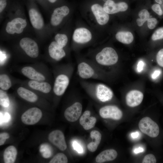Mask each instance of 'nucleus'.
I'll use <instances>...</instances> for the list:
<instances>
[{"mask_svg": "<svg viewBox=\"0 0 163 163\" xmlns=\"http://www.w3.org/2000/svg\"><path fill=\"white\" fill-rule=\"evenodd\" d=\"M11 81L8 76L6 74L1 75L0 76V87L2 90L8 89L11 86Z\"/></svg>", "mask_w": 163, "mask_h": 163, "instance_id": "28", "label": "nucleus"}, {"mask_svg": "<svg viewBox=\"0 0 163 163\" xmlns=\"http://www.w3.org/2000/svg\"><path fill=\"white\" fill-rule=\"evenodd\" d=\"M21 48L29 56L32 58L37 57L39 54V48L37 43L29 37L22 38L20 41Z\"/></svg>", "mask_w": 163, "mask_h": 163, "instance_id": "7", "label": "nucleus"}, {"mask_svg": "<svg viewBox=\"0 0 163 163\" xmlns=\"http://www.w3.org/2000/svg\"><path fill=\"white\" fill-rule=\"evenodd\" d=\"M28 85L31 88L45 93H49L51 89L50 84L46 82H39V81L30 80Z\"/></svg>", "mask_w": 163, "mask_h": 163, "instance_id": "23", "label": "nucleus"}, {"mask_svg": "<svg viewBox=\"0 0 163 163\" xmlns=\"http://www.w3.org/2000/svg\"><path fill=\"white\" fill-rule=\"evenodd\" d=\"M10 117L9 114L6 113L4 115H3L0 112V123L3 122H7L9 121L10 119Z\"/></svg>", "mask_w": 163, "mask_h": 163, "instance_id": "40", "label": "nucleus"}, {"mask_svg": "<svg viewBox=\"0 0 163 163\" xmlns=\"http://www.w3.org/2000/svg\"><path fill=\"white\" fill-rule=\"evenodd\" d=\"M144 65V63L143 61L140 60L139 62L137 68V71L138 72H140L142 71Z\"/></svg>", "mask_w": 163, "mask_h": 163, "instance_id": "41", "label": "nucleus"}, {"mask_svg": "<svg viewBox=\"0 0 163 163\" xmlns=\"http://www.w3.org/2000/svg\"><path fill=\"white\" fill-rule=\"evenodd\" d=\"M118 59V54L115 50L112 47H107L96 55L94 61L93 62L102 69L103 67L116 65Z\"/></svg>", "mask_w": 163, "mask_h": 163, "instance_id": "3", "label": "nucleus"}, {"mask_svg": "<svg viewBox=\"0 0 163 163\" xmlns=\"http://www.w3.org/2000/svg\"><path fill=\"white\" fill-rule=\"evenodd\" d=\"M69 12V8L66 5L56 8L51 15L50 21L51 24L55 26L59 25Z\"/></svg>", "mask_w": 163, "mask_h": 163, "instance_id": "16", "label": "nucleus"}, {"mask_svg": "<svg viewBox=\"0 0 163 163\" xmlns=\"http://www.w3.org/2000/svg\"><path fill=\"white\" fill-rule=\"evenodd\" d=\"M73 40L75 43L85 44L89 42L91 39L92 35L90 31L86 28H80L74 31Z\"/></svg>", "mask_w": 163, "mask_h": 163, "instance_id": "13", "label": "nucleus"}, {"mask_svg": "<svg viewBox=\"0 0 163 163\" xmlns=\"http://www.w3.org/2000/svg\"><path fill=\"white\" fill-rule=\"evenodd\" d=\"M116 39L124 44H129L133 41L134 37L132 33L129 31H121L118 32L115 36Z\"/></svg>", "mask_w": 163, "mask_h": 163, "instance_id": "26", "label": "nucleus"}, {"mask_svg": "<svg viewBox=\"0 0 163 163\" xmlns=\"http://www.w3.org/2000/svg\"><path fill=\"white\" fill-rule=\"evenodd\" d=\"M9 137L8 134L6 133H3L0 134V145H3L6 139Z\"/></svg>", "mask_w": 163, "mask_h": 163, "instance_id": "38", "label": "nucleus"}, {"mask_svg": "<svg viewBox=\"0 0 163 163\" xmlns=\"http://www.w3.org/2000/svg\"><path fill=\"white\" fill-rule=\"evenodd\" d=\"M90 134V137L93 140L88 144L87 148L90 151L93 152L97 150L100 143L101 135L98 131L96 130L91 131Z\"/></svg>", "mask_w": 163, "mask_h": 163, "instance_id": "22", "label": "nucleus"}, {"mask_svg": "<svg viewBox=\"0 0 163 163\" xmlns=\"http://www.w3.org/2000/svg\"><path fill=\"white\" fill-rule=\"evenodd\" d=\"M163 39V27L157 29L152 34V39L153 40H156Z\"/></svg>", "mask_w": 163, "mask_h": 163, "instance_id": "33", "label": "nucleus"}, {"mask_svg": "<svg viewBox=\"0 0 163 163\" xmlns=\"http://www.w3.org/2000/svg\"><path fill=\"white\" fill-rule=\"evenodd\" d=\"M42 115L41 111L35 107L30 108L22 115L21 119L22 122L27 125H32L37 123L41 118Z\"/></svg>", "mask_w": 163, "mask_h": 163, "instance_id": "6", "label": "nucleus"}, {"mask_svg": "<svg viewBox=\"0 0 163 163\" xmlns=\"http://www.w3.org/2000/svg\"><path fill=\"white\" fill-rule=\"evenodd\" d=\"M91 9L99 24L104 25L108 22L109 15L104 11L102 6L98 4H95L92 5Z\"/></svg>", "mask_w": 163, "mask_h": 163, "instance_id": "15", "label": "nucleus"}, {"mask_svg": "<svg viewBox=\"0 0 163 163\" xmlns=\"http://www.w3.org/2000/svg\"><path fill=\"white\" fill-rule=\"evenodd\" d=\"M17 93L21 98L29 102H34L37 100L38 97L35 93L23 87L19 88Z\"/></svg>", "mask_w": 163, "mask_h": 163, "instance_id": "25", "label": "nucleus"}, {"mask_svg": "<svg viewBox=\"0 0 163 163\" xmlns=\"http://www.w3.org/2000/svg\"><path fill=\"white\" fill-rule=\"evenodd\" d=\"M100 116L104 118H110L118 120L123 116L122 111L117 106L108 105L103 106L99 110Z\"/></svg>", "mask_w": 163, "mask_h": 163, "instance_id": "8", "label": "nucleus"}, {"mask_svg": "<svg viewBox=\"0 0 163 163\" xmlns=\"http://www.w3.org/2000/svg\"><path fill=\"white\" fill-rule=\"evenodd\" d=\"M104 1H105V2L107 1L108 0H103Z\"/></svg>", "mask_w": 163, "mask_h": 163, "instance_id": "48", "label": "nucleus"}, {"mask_svg": "<svg viewBox=\"0 0 163 163\" xmlns=\"http://www.w3.org/2000/svg\"><path fill=\"white\" fill-rule=\"evenodd\" d=\"M82 109V105L80 102H74L65 110L64 115L69 121L74 122L77 121L81 115Z\"/></svg>", "mask_w": 163, "mask_h": 163, "instance_id": "10", "label": "nucleus"}, {"mask_svg": "<svg viewBox=\"0 0 163 163\" xmlns=\"http://www.w3.org/2000/svg\"><path fill=\"white\" fill-rule=\"evenodd\" d=\"M161 71L159 70L155 71L152 74L151 77L153 79H155L158 77L161 74Z\"/></svg>", "mask_w": 163, "mask_h": 163, "instance_id": "43", "label": "nucleus"}, {"mask_svg": "<svg viewBox=\"0 0 163 163\" xmlns=\"http://www.w3.org/2000/svg\"><path fill=\"white\" fill-rule=\"evenodd\" d=\"M29 15L33 27L37 29H42L44 25V21L41 14L34 8L30 9L29 11Z\"/></svg>", "mask_w": 163, "mask_h": 163, "instance_id": "19", "label": "nucleus"}, {"mask_svg": "<svg viewBox=\"0 0 163 163\" xmlns=\"http://www.w3.org/2000/svg\"><path fill=\"white\" fill-rule=\"evenodd\" d=\"M117 155V152L113 149L105 150L99 153L96 157V161L98 163L113 161Z\"/></svg>", "mask_w": 163, "mask_h": 163, "instance_id": "20", "label": "nucleus"}, {"mask_svg": "<svg viewBox=\"0 0 163 163\" xmlns=\"http://www.w3.org/2000/svg\"><path fill=\"white\" fill-rule=\"evenodd\" d=\"M8 97L5 92L2 90H0V104L2 106L6 107L9 104Z\"/></svg>", "mask_w": 163, "mask_h": 163, "instance_id": "32", "label": "nucleus"}, {"mask_svg": "<svg viewBox=\"0 0 163 163\" xmlns=\"http://www.w3.org/2000/svg\"><path fill=\"white\" fill-rule=\"evenodd\" d=\"M74 71H71L68 74H60L56 77L53 91L56 96H61L64 94L69 85L70 78Z\"/></svg>", "mask_w": 163, "mask_h": 163, "instance_id": "5", "label": "nucleus"}, {"mask_svg": "<svg viewBox=\"0 0 163 163\" xmlns=\"http://www.w3.org/2000/svg\"><path fill=\"white\" fill-rule=\"evenodd\" d=\"M7 4L5 0H0V12L1 13L5 9Z\"/></svg>", "mask_w": 163, "mask_h": 163, "instance_id": "42", "label": "nucleus"}, {"mask_svg": "<svg viewBox=\"0 0 163 163\" xmlns=\"http://www.w3.org/2000/svg\"><path fill=\"white\" fill-rule=\"evenodd\" d=\"M143 97V94L141 91L136 90H131L126 97V104L131 107L137 106L142 103Z\"/></svg>", "mask_w": 163, "mask_h": 163, "instance_id": "14", "label": "nucleus"}, {"mask_svg": "<svg viewBox=\"0 0 163 163\" xmlns=\"http://www.w3.org/2000/svg\"><path fill=\"white\" fill-rule=\"evenodd\" d=\"M68 161L66 156L63 153H59L56 154L50 161V163H67Z\"/></svg>", "mask_w": 163, "mask_h": 163, "instance_id": "30", "label": "nucleus"}, {"mask_svg": "<svg viewBox=\"0 0 163 163\" xmlns=\"http://www.w3.org/2000/svg\"><path fill=\"white\" fill-rule=\"evenodd\" d=\"M50 56L56 61H59L66 55L63 48L60 46L56 41H53L50 44L48 48Z\"/></svg>", "mask_w": 163, "mask_h": 163, "instance_id": "17", "label": "nucleus"}, {"mask_svg": "<svg viewBox=\"0 0 163 163\" xmlns=\"http://www.w3.org/2000/svg\"><path fill=\"white\" fill-rule=\"evenodd\" d=\"M152 10L157 14L161 16L163 14V12L161 7L158 4H155L152 7Z\"/></svg>", "mask_w": 163, "mask_h": 163, "instance_id": "37", "label": "nucleus"}, {"mask_svg": "<svg viewBox=\"0 0 163 163\" xmlns=\"http://www.w3.org/2000/svg\"><path fill=\"white\" fill-rule=\"evenodd\" d=\"M128 8L127 4L124 2L115 3L112 0H108L104 3L103 8L108 14H113L120 11H124Z\"/></svg>", "mask_w": 163, "mask_h": 163, "instance_id": "12", "label": "nucleus"}, {"mask_svg": "<svg viewBox=\"0 0 163 163\" xmlns=\"http://www.w3.org/2000/svg\"><path fill=\"white\" fill-rule=\"evenodd\" d=\"M138 15L140 18L137 19L136 22L138 25L139 27L143 25L144 23L150 18L149 12L145 9L140 11Z\"/></svg>", "mask_w": 163, "mask_h": 163, "instance_id": "27", "label": "nucleus"}, {"mask_svg": "<svg viewBox=\"0 0 163 163\" xmlns=\"http://www.w3.org/2000/svg\"><path fill=\"white\" fill-rule=\"evenodd\" d=\"M21 71L24 75L32 80L40 82L44 81L45 79V77L42 74L36 71L32 67H24Z\"/></svg>", "mask_w": 163, "mask_h": 163, "instance_id": "21", "label": "nucleus"}, {"mask_svg": "<svg viewBox=\"0 0 163 163\" xmlns=\"http://www.w3.org/2000/svg\"><path fill=\"white\" fill-rule=\"evenodd\" d=\"M48 139L53 145L60 150L63 151L67 148L65 136L63 133L59 130L52 131L49 134Z\"/></svg>", "mask_w": 163, "mask_h": 163, "instance_id": "11", "label": "nucleus"}, {"mask_svg": "<svg viewBox=\"0 0 163 163\" xmlns=\"http://www.w3.org/2000/svg\"><path fill=\"white\" fill-rule=\"evenodd\" d=\"M77 72L78 76L83 79L102 80L105 77L102 69L93 62L84 60L78 62Z\"/></svg>", "mask_w": 163, "mask_h": 163, "instance_id": "2", "label": "nucleus"}, {"mask_svg": "<svg viewBox=\"0 0 163 163\" xmlns=\"http://www.w3.org/2000/svg\"><path fill=\"white\" fill-rule=\"evenodd\" d=\"M40 151L43 157L45 158L50 157L52 154V149L51 147L47 144H42L40 146Z\"/></svg>", "mask_w": 163, "mask_h": 163, "instance_id": "29", "label": "nucleus"}, {"mask_svg": "<svg viewBox=\"0 0 163 163\" xmlns=\"http://www.w3.org/2000/svg\"><path fill=\"white\" fill-rule=\"evenodd\" d=\"M143 151L144 149L143 148L139 147L135 149L134 150V152L136 154H137L140 152H142Z\"/></svg>", "mask_w": 163, "mask_h": 163, "instance_id": "44", "label": "nucleus"}, {"mask_svg": "<svg viewBox=\"0 0 163 163\" xmlns=\"http://www.w3.org/2000/svg\"><path fill=\"white\" fill-rule=\"evenodd\" d=\"M17 154L16 148L13 145L7 147L3 153V159L5 163H13L15 161Z\"/></svg>", "mask_w": 163, "mask_h": 163, "instance_id": "24", "label": "nucleus"}, {"mask_svg": "<svg viewBox=\"0 0 163 163\" xmlns=\"http://www.w3.org/2000/svg\"><path fill=\"white\" fill-rule=\"evenodd\" d=\"M147 21L148 27L151 29H154L157 23V20L155 18H149Z\"/></svg>", "mask_w": 163, "mask_h": 163, "instance_id": "36", "label": "nucleus"}, {"mask_svg": "<svg viewBox=\"0 0 163 163\" xmlns=\"http://www.w3.org/2000/svg\"><path fill=\"white\" fill-rule=\"evenodd\" d=\"M51 3H53L55 2L57 0H48Z\"/></svg>", "mask_w": 163, "mask_h": 163, "instance_id": "47", "label": "nucleus"}, {"mask_svg": "<svg viewBox=\"0 0 163 163\" xmlns=\"http://www.w3.org/2000/svg\"><path fill=\"white\" fill-rule=\"evenodd\" d=\"M80 83L82 88L87 93L101 102L109 101L113 97V93L112 90L104 84L85 80L81 81Z\"/></svg>", "mask_w": 163, "mask_h": 163, "instance_id": "1", "label": "nucleus"}, {"mask_svg": "<svg viewBox=\"0 0 163 163\" xmlns=\"http://www.w3.org/2000/svg\"><path fill=\"white\" fill-rule=\"evenodd\" d=\"M162 1H163V0H162Z\"/></svg>", "mask_w": 163, "mask_h": 163, "instance_id": "49", "label": "nucleus"}, {"mask_svg": "<svg viewBox=\"0 0 163 163\" xmlns=\"http://www.w3.org/2000/svg\"><path fill=\"white\" fill-rule=\"evenodd\" d=\"M139 127L142 133L152 138L157 137L159 133L158 125L149 117H145L140 120Z\"/></svg>", "mask_w": 163, "mask_h": 163, "instance_id": "4", "label": "nucleus"}, {"mask_svg": "<svg viewBox=\"0 0 163 163\" xmlns=\"http://www.w3.org/2000/svg\"><path fill=\"white\" fill-rule=\"evenodd\" d=\"M157 3L161 4L162 3V0H155Z\"/></svg>", "mask_w": 163, "mask_h": 163, "instance_id": "46", "label": "nucleus"}, {"mask_svg": "<svg viewBox=\"0 0 163 163\" xmlns=\"http://www.w3.org/2000/svg\"><path fill=\"white\" fill-rule=\"evenodd\" d=\"M156 60L158 64L163 67V48L160 50L157 53Z\"/></svg>", "mask_w": 163, "mask_h": 163, "instance_id": "35", "label": "nucleus"}, {"mask_svg": "<svg viewBox=\"0 0 163 163\" xmlns=\"http://www.w3.org/2000/svg\"><path fill=\"white\" fill-rule=\"evenodd\" d=\"M55 39L57 43L62 48L66 45L68 41L67 36L63 34H57L55 37Z\"/></svg>", "mask_w": 163, "mask_h": 163, "instance_id": "31", "label": "nucleus"}, {"mask_svg": "<svg viewBox=\"0 0 163 163\" xmlns=\"http://www.w3.org/2000/svg\"><path fill=\"white\" fill-rule=\"evenodd\" d=\"M90 111L86 110L79 119L80 124L85 130H89L93 128L96 122V118L94 117H90Z\"/></svg>", "mask_w": 163, "mask_h": 163, "instance_id": "18", "label": "nucleus"}, {"mask_svg": "<svg viewBox=\"0 0 163 163\" xmlns=\"http://www.w3.org/2000/svg\"><path fill=\"white\" fill-rule=\"evenodd\" d=\"M27 25V22L25 19L20 18H15L7 24L5 30L9 34L21 33Z\"/></svg>", "mask_w": 163, "mask_h": 163, "instance_id": "9", "label": "nucleus"}, {"mask_svg": "<svg viewBox=\"0 0 163 163\" xmlns=\"http://www.w3.org/2000/svg\"><path fill=\"white\" fill-rule=\"evenodd\" d=\"M139 132H136L132 133L131 134V136L132 138L135 139L137 138L139 136Z\"/></svg>", "mask_w": 163, "mask_h": 163, "instance_id": "45", "label": "nucleus"}, {"mask_svg": "<svg viewBox=\"0 0 163 163\" xmlns=\"http://www.w3.org/2000/svg\"><path fill=\"white\" fill-rule=\"evenodd\" d=\"M156 162V159L155 156L152 154L146 155L142 161V163H155Z\"/></svg>", "mask_w": 163, "mask_h": 163, "instance_id": "34", "label": "nucleus"}, {"mask_svg": "<svg viewBox=\"0 0 163 163\" xmlns=\"http://www.w3.org/2000/svg\"><path fill=\"white\" fill-rule=\"evenodd\" d=\"M72 145L74 149L78 153H82L83 152V149L81 145L76 141L73 142Z\"/></svg>", "mask_w": 163, "mask_h": 163, "instance_id": "39", "label": "nucleus"}]
</instances>
